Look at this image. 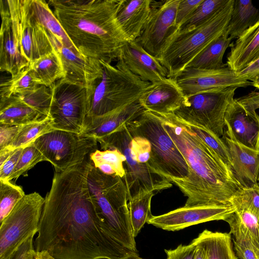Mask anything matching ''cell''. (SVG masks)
<instances>
[{"instance_id":"1","label":"cell","mask_w":259,"mask_h":259,"mask_svg":"<svg viewBox=\"0 0 259 259\" xmlns=\"http://www.w3.org/2000/svg\"><path fill=\"white\" fill-rule=\"evenodd\" d=\"M89 155L81 163L54 172L45 201L35 250L56 259H122L139 254L104 230L88 186Z\"/></svg>"},{"instance_id":"2","label":"cell","mask_w":259,"mask_h":259,"mask_svg":"<svg viewBox=\"0 0 259 259\" xmlns=\"http://www.w3.org/2000/svg\"><path fill=\"white\" fill-rule=\"evenodd\" d=\"M154 113L188 166L186 177L172 182L187 197L184 206L232 205L233 197L242 188L233 172L174 113Z\"/></svg>"},{"instance_id":"3","label":"cell","mask_w":259,"mask_h":259,"mask_svg":"<svg viewBox=\"0 0 259 259\" xmlns=\"http://www.w3.org/2000/svg\"><path fill=\"white\" fill-rule=\"evenodd\" d=\"M125 0H50L68 38L83 56L111 63L128 40L117 19Z\"/></svg>"},{"instance_id":"4","label":"cell","mask_w":259,"mask_h":259,"mask_svg":"<svg viewBox=\"0 0 259 259\" xmlns=\"http://www.w3.org/2000/svg\"><path fill=\"white\" fill-rule=\"evenodd\" d=\"M87 182L104 230L122 246L138 254L130 222L127 190L123 179L103 173L91 162Z\"/></svg>"},{"instance_id":"5","label":"cell","mask_w":259,"mask_h":259,"mask_svg":"<svg viewBox=\"0 0 259 259\" xmlns=\"http://www.w3.org/2000/svg\"><path fill=\"white\" fill-rule=\"evenodd\" d=\"M100 62L102 74L88 89L87 117L102 115L138 101L152 84L134 74L120 58L114 66Z\"/></svg>"},{"instance_id":"6","label":"cell","mask_w":259,"mask_h":259,"mask_svg":"<svg viewBox=\"0 0 259 259\" xmlns=\"http://www.w3.org/2000/svg\"><path fill=\"white\" fill-rule=\"evenodd\" d=\"M234 0L228 3L203 24L191 30L177 31L162 51L158 60L168 77H175L188 64L227 27Z\"/></svg>"},{"instance_id":"7","label":"cell","mask_w":259,"mask_h":259,"mask_svg":"<svg viewBox=\"0 0 259 259\" xmlns=\"http://www.w3.org/2000/svg\"><path fill=\"white\" fill-rule=\"evenodd\" d=\"M127 125L132 134L149 141L151 149L149 166L152 169L171 183L187 176L188 166L185 158L154 112L145 110Z\"/></svg>"},{"instance_id":"8","label":"cell","mask_w":259,"mask_h":259,"mask_svg":"<svg viewBox=\"0 0 259 259\" xmlns=\"http://www.w3.org/2000/svg\"><path fill=\"white\" fill-rule=\"evenodd\" d=\"M132 139L127 123L97 139L102 149L117 150L125 157V174L122 179L127 188L128 200L144 193L153 192L156 194L171 188L172 183L168 179L148 165L137 161L131 149Z\"/></svg>"},{"instance_id":"9","label":"cell","mask_w":259,"mask_h":259,"mask_svg":"<svg viewBox=\"0 0 259 259\" xmlns=\"http://www.w3.org/2000/svg\"><path fill=\"white\" fill-rule=\"evenodd\" d=\"M45 201L37 192L25 195L1 223L0 259H11L19 247L37 233Z\"/></svg>"},{"instance_id":"10","label":"cell","mask_w":259,"mask_h":259,"mask_svg":"<svg viewBox=\"0 0 259 259\" xmlns=\"http://www.w3.org/2000/svg\"><path fill=\"white\" fill-rule=\"evenodd\" d=\"M97 143L94 137L59 130L50 131L32 142L44 161L50 162L58 171L82 162L97 150Z\"/></svg>"},{"instance_id":"11","label":"cell","mask_w":259,"mask_h":259,"mask_svg":"<svg viewBox=\"0 0 259 259\" xmlns=\"http://www.w3.org/2000/svg\"><path fill=\"white\" fill-rule=\"evenodd\" d=\"M237 89H213L187 97V105L174 113L184 121L202 126L221 138L224 135L226 112Z\"/></svg>"},{"instance_id":"12","label":"cell","mask_w":259,"mask_h":259,"mask_svg":"<svg viewBox=\"0 0 259 259\" xmlns=\"http://www.w3.org/2000/svg\"><path fill=\"white\" fill-rule=\"evenodd\" d=\"M49 88L52 93L49 116L54 129L81 134L87 114L88 89L64 78Z\"/></svg>"},{"instance_id":"13","label":"cell","mask_w":259,"mask_h":259,"mask_svg":"<svg viewBox=\"0 0 259 259\" xmlns=\"http://www.w3.org/2000/svg\"><path fill=\"white\" fill-rule=\"evenodd\" d=\"M15 38L29 63L52 52L54 47L47 32L33 15L30 0H7Z\"/></svg>"},{"instance_id":"14","label":"cell","mask_w":259,"mask_h":259,"mask_svg":"<svg viewBox=\"0 0 259 259\" xmlns=\"http://www.w3.org/2000/svg\"><path fill=\"white\" fill-rule=\"evenodd\" d=\"M180 0H167L152 8L151 16L137 39L143 48L158 59L171 37L179 30L176 24Z\"/></svg>"},{"instance_id":"15","label":"cell","mask_w":259,"mask_h":259,"mask_svg":"<svg viewBox=\"0 0 259 259\" xmlns=\"http://www.w3.org/2000/svg\"><path fill=\"white\" fill-rule=\"evenodd\" d=\"M175 78L187 97L213 89L251 85L228 66L217 70L186 67Z\"/></svg>"},{"instance_id":"16","label":"cell","mask_w":259,"mask_h":259,"mask_svg":"<svg viewBox=\"0 0 259 259\" xmlns=\"http://www.w3.org/2000/svg\"><path fill=\"white\" fill-rule=\"evenodd\" d=\"M235 210L232 205L183 206L159 215H152L147 223L164 230L175 231L209 221H225Z\"/></svg>"},{"instance_id":"17","label":"cell","mask_w":259,"mask_h":259,"mask_svg":"<svg viewBox=\"0 0 259 259\" xmlns=\"http://www.w3.org/2000/svg\"><path fill=\"white\" fill-rule=\"evenodd\" d=\"M224 135L231 140L259 151V115L234 99L229 104L224 118Z\"/></svg>"},{"instance_id":"18","label":"cell","mask_w":259,"mask_h":259,"mask_svg":"<svg viewBox=\"0 0 259 259\" xmlns=\"http://www.w3.org/2000/svg\"><path fill=\"white\" fill-rule=\"evenodd\" d=\"M46 31L61 58L65 71L63 78L90 89L102 76V67L100 61L76 54Z\"/></svg>"},{"instance_id":"19","label":"cell","mask_w":259,"mask_h":259,"mask_svg":"<svg viewBox=\"0 0 259 259\" xmlns=\"http://www.w3.org/2000/svg\"><path fill=\"white\" fill-rule=\"evenodd\" d=\"M138 101L146 110L163 113H174L188 104L187 97L171 77L152 83Z\"/></svg>"},{"instance_id":"20","label":"cell","mask_w":259,"mask_h":259,"mask_svg":"<svg viewBox=\"0 0 259 259\" xmlns=\"http://www.w3.org/2000/svg\"><path fill=\"white\" fill-rule=\"evenodd\" d=\"M118 58L143 81L154 83L168 77L167 70L158 59L148 53L137 39L122 46Z\"/></svg>"},{"instance_id":"21","label":"cell","mask_w":259,"mask_h":259,"mask_svg":"<svg viewBox=\"0 0 259 259\" xmlns=\"http://www.w3.org/2000/svg\"><path fill=\"white\" fill-rule=\"evenodd\" d=\"M0 70L13 76L30 63L22 55L15 38L7 0L0 1Z\"/></svg>"},{"instance_id":"22","label":"cell","mask_w":259,"mask_h":259,"mask_svg":"<svg viewBox=\"0 0 259 259\" xmlns=\"http://www.w3.org/2000/svg\"><path fill=\"white\" fill-rule=\"evenodd\" d=\"M145 110L137 101L102 115L87 117L81 134L96 139L103 137L135 120Z\"/></svg>"},{"instance_id":"23","label":"cell","mask_w":259,"mask_h":259,"mask_svg":"<svg viewBox=\"0 0 259 259\" xmlns=\"http://www.w3.org/2000/svg\"><path fill=\"white\" fill-rule=\"evenodd\" d=\"M223 140L228 149L234 177L242 188H248L257 183L259 151L236 143L224 135Z\"/></svg>"},{"instance_id":"24","label":"cell","mask_w":259,"mask_h":259,"mask_svg":"<svg viewBox=\"0 0 259 259\" xmlns=\"http://www.w3.org/2000/svg\"><path fill=\"white\" fill-rule=\"evenodd\" d=\"M259 59V20L231 45L227 66L238 73Z\"/></svg>"},{"instance_id":"25","label":"cell","mask_w":259,"mask_h":259,"mask_svg":"<svg viewBox=\"0 0 259 259\" xmlns=\"http://www.w3.org/2000/svg\"><path fill=\"white\" fill-rule=\"evenodd\" d=\"M151 0H125L117 19L128 41L137 39L152 13Z\"/></svg>"},{"instance_id":"26","label":"cell","mask_w":259,"mask_h":259,"mask_svg":"<svg viewBox=\"0 0 259 259\" xmlns=\"http://www.w3.org/2000/svg\"><path fill=\"white\" fill-rule=\"evenodd\" d=\"M0 123L24 125L47 117L30 107L16 96L0 100Z\"/></svg>"},{"instance_id":"27","label":"cell","mask_w":259,"mask_h":259,"mask_svg":"<svg viewBox=\"0 0 259 259\" xmlns=\"http://www.w3.org/2000/svg\"><path fill=\"white\" fill-rule=\"evenodd\" d=\"M231 40L226 28L201 51L186 67L217 70L227 67V65L223 62V59L226 50L231 45Z\"/></svg>"},{"instance_id":"28","label":"cell","mask_w":259,"mask_h":259,"mask_svg":"<svg viewBox=\"0 0 259 259\" xmlns=\"http://www.w3.org/2000/svg\"><path fill=\"white\" fill-rule=\"evenodd\" d=\"M193 241L204 249L206 259H237L231 234L204 230Z\"/></svg>"},{"instance_id":"29","label":"cell","mask_w":259,"mask_h":259,"mask_svg":"<svg viewBox=\"0 0 259 259\" xmlns=\"http://www.w3.org/2000/svg\"><path fill=\"white\" fill-rule=\"evenodd\" d=\"M259 20V9L250 0H234L230 21L227 27L232 40L239 37Z\"/></svg>"},{"instance_id":"30","label":"cell","mask_w":259,"mask_h":259,"mask_svg":"<svg viewBox=\"0 0 259 259\" xmlns=\"http://www.w3.org/2000/svg\"><path fill=\"white\" fill-rule=\"evenodd\" d=\"M30 6L33 15L47 31L65 47L76 54L81 55L68 38L59 21L51 9L48 2L44 0H30Z\"/></svg>"},{"instance_id":"31","label":"cell","mask_w":259,"mask_h":259,"mask_svg":"<svg viewBox=\"0 0 259 259\" xmlns=\"http://www.w3.org/2000/svg\"><path fill=\"white\" fill-rule=\"evenodd\" d=\"M29 66L40 85L50 87L65 77L61 58L55 48L52 52L30 63Z\"/></svg>"},{"instance_id":"32","label":"cell","mask_w":259,"mask_h":259,"mask_svg":"<svg viewBox=\"0 0 259 259\" xmlns=\"http://www.w3.org/2000/svg\"><path fill=\"white\" fill-rule=\"evenodd\" d=\"M40 85L29 66L23 68L8 80L1 81V99L36 89Z\"/></svg>"},{"instance_id":"33","label":"cell","mask_w":259,"mask_h":259,"mask_svg":"<svg viewBox=\"0 0 259 259\" xmlns=\"http://www.w3.org/2000/svg\"><path fill=\"white\" fill-rule=\"evenodd\" d=\"M90 158L95 167L103 173L116 175L123 178L125 157L117 150H96L90 155Z\"/></svg>"},{"instance_id":"34","label":"cell","mask_w":259,"mask_h":259,"mask_svg":"<svg viewBox=\"0 0 259 259\" xmlns=\"http://www.w3.org/2000/svg\"><path fill=\"white\" fill-rule=\"evenodd\" d=\"M155 194L153 192L146 193L128 200L130 222L135 238L153 215L151 212V202Z\"/></svg>"},{"instance_id":"35","label":"cell","mask_w":259,"mask_h":259,"mask_svg":"<svg viewBox=\"0 0 259 259\" xmlns=\"http://www.w3.org/2000/svg\"><path fill=\"white\" fill-rule=\"evenodd\" d=\"M53 125V121L50 116L41 121L22 125L14 142L6 148L15 150L28 145L40 136L54 130Z\"/></svg>"},{"instance_id":"36","label":"cell","mask_w":259,"mask_h":259,"mask_svg":"<svg viewBox=\"0 0 259 259\" xmlns=\"http://www.w3.org/2000/svg\"><path fill=\"white\" fill-rule=\"evenodd\" d=\"M229 0H203L179 29L180 32L191 30L206 22L220 11Z\"/></svg>"},{"instance_id":"37","label":"cell","mask_w":259,"mask_h":259,"mask_svg":"<svg viewBox=\"0 0 259 259\" xmlns=\"http://www.w3.org/2000/svg\"><path fill=\"white\" fill-rule=\"evenodd\" d=\"M182 120L188 127L193 132L232 172L229 152L223 139L202 126L191 124Z\"/></svg>"},{"instance_id":"38","label":"cell","mask_w":259,"mask_h":259,"mask_svg":"<svg viewBox=\"0 0 259 259\" xmlns=\"http://www.w3.org/2000/svg\"><path fill=\"white\" fill-rule=\"evenodd\" d=\"M25 195L21 186L8 180L0 179V223Z\"/></svg>"},{"instance_id":"39","label":"cell","mask_w":259,"mask_h":259,"mask_svg":"<svg viewBox=\"0 0 259 259\" xmlns=\"http://www.w3.org/2000/svg\"><path fill=\"white\" fill-rule=\"evenodd\" d=\"M15 96L45 116H49L52 99L50 88L40 85L33 91Z\"/></svg>"},{"instance_id":"40","label":"cell","mask_w":259,"mask_h":259,"mask_svg":"<svg viewBox=\"0 0 259 259\" xmlns=\"http://www.w3.org/2000/svg\"><path fill=\"white\" fill-rule=\"evenodd\" d=\"M232 204L236 209L249 211L259 219V182L248 188H241L235 194Z\"/></svg>"},{"instance_id":"41","label":"cell","mask_w":259,"mask_h":259,"mask_svg":"<svg viewBox=\"0 0 259 259\" xmlns=\"http://www.w3.org/2000/svg\"><path fill=\"white\" fill-rule=\"evenodd\" d=\"M42 161H44L42 155L32 143L25 146L14 170L8 180L11 181L17 180L37 163Z\"/></svg>"},{"instance_id":"42","label":"cell","mask_w":259,"mask_h":259,"mask_svg":"<svg viewBox=\"0 0 259 259\" xmlns=\"http://www.w3.org/2000/svg\"><path fill=\"white\" fill-rule=\"evenodd\" d=\"M132 135L131 149L137 161L140 163L149 166L151 149L149 141L142 136L133 134Z\"/></svg>"},{"instance_id":"43","label":"cell","mask_w":259,"mask_h":259,"mask_svg":"<svg viewBox=\"0 0 259 259\" xmlns=\"http://www.w3.org/2000/svg\"><path fill=\"white\" fill-rule=\"evenodd\" d=\"M235 211L259 250V219L247 210L236 209Z\"/></svg>"},{"instance_id":"44","label":"cell","mask_w":259,"mask_h":259,"mask_svg":"<svg viewBox=\"0 0 259 259\" xmlns=\"http://www.w3.org/2000/svg\"><path fill=\"white\" fill-rule=\"evenodd\" d=\"M203 0H180L176 18V24L180 28Z\"/></svg>"},{"instance_id":"45","label":"cell","mask_w":259,"mask_h":259,"mask_svg":"<svg viewBox=\"0 0 259 259\" xmlns=\"http://www.w3.org/2000/svg\"><path fill=\"white\" fill-rule=\"evenodd\" d=\"M197 245L193 241L188 245H179L174 249H165L166 259H194Z\"/></svg>"},{"instance_id":"46","label":"cell","mask_w":259,"mask_h":259,"mask_svg":"<svg viewBox=\"0 0 259 259\" xmlns=\"http://www.w3.org/2000/svg\"><path fill=\"white\" fill-rule=\"evenodd\" d=\"M21 125L0 123V150L12 144Z\"/></svg>"},{"instance_id":"47","label":"cell","mask_w":259,"mask_h":259,"mask_svg":"<svg viewBox=\"0 0 259 259\" xmlns=\"http://www.w3.org/2000/svg\"><path fill=\"white\" fill-rule=\"evenodd\" d=\"M24 147L14 150L12 154L0 166V179L8 180L14 170Z\"/></svg>"},{"instance_id":"48","label":"cell","mask_w":259,"mask_h":259,"mask_svg":"<svg viewBox=\"0 0 259 259\" xmlns=\"http://www.w3.org/2000/svg\"><path fill=\"white\" fill-rule=\"evenodd\" d=\"M235 250L239 259H259V251L241 241L233 239Z\"/></svg>"},{"instance_id":"49","label":"cell","mask_w":259,"mask_h":259,"mask_svg":"<svg viewBox=\"0 0 259 259\" xmlns=\"http://www.w3.org/2000/svg\"><path fill=\"white\" fill-rule=\"evenodd\" d=\"M35 235H32L19 247L11 259H33Z\"/></svg>"},{"instance_id":"50","label":"cell","mask_w":259,"mask_h":259,"mask_svg":"<svg viewBox=\"0 0 259 259\" xmlns=\"http://www.w3.org/2000/svg\"><path fill=\"white\" fill-rule=\"evenodd\" d=\"M236 100L246 108L256 110L259 108V91H251Z\"/></svg>"},{"instance_id":"51","label":"cell","mask_w":259,"mask_h":259,"mask_svg":"<svg viewBox=\"0 0 259 259\" xmlns=\"http://www.w3.org/2000/svg\"><path fill=\"white\" fill-rule=\"evenodd\" d=\"M237 73L240 78L252 81L259 73V59Z\"/></svg>"},{"instance_id":"52","label":"cell","mask_w":259,"mask_h":259,"mask_svg":"<svg viewBox=\"0 0 259 259\" xmlns=\"http://www.w3.org/2000/svg\"><path fill=\"white\" fill-rule=\"evenodd\" d=\"M33 259H56L46 251L35 250Z\"/></svg>"},{"instance_id":"53","label":"cell","mask_w":259,"mask_h":259,"mask_svg":"<svg viewBox=\"0 0 259 259\" xmlns=\"http://www.w3.org/2000/svg\"><path fill=\"white\" fill-rule=\"evenodd\" d=\"M192 241H193L192 240ZM195 244L197 245V248L195 252L194 259H206L205 251L204 248L200 244H197L196 243H195Z\"/></svg>"},{"instance_id":"54","label":"cell","mask_w":259,"mask_h":259,"mask_svg":"<svg viewBox=\"0 0 259 259\" xmlns=\"http://www.w3.org/2000/svg\"><path fill=\"white\" fill-rule=\"evenodd\" d=\"M251 85L259 90V73L252 80Z\"/></svg>"},{"instance_id":"55","label":"cell","mask_w":259,"mask_h":259,"mask_svg":"<svg viewBox=\"0 0 259 259\" xmlns=\"http://www.w3.org/2000/svg\"><path fill=\"white\" fill-rule=\"evenodd\" d=\"M122 259H145L139 256V254H132Z\"/></svg>"},{"instance_id":"56","label":"cell","mask_w":259,"mask_h":259,"mask_svg":"<svg viewBox=\"0 0 259 259\" xmlns=\"http://www.w3.org/2000/svg\"><path fill=\"white\" fill-rule=\"evenodd\" d=\"M257 182H259V171H258V174L257 177Z\"/></svg>"}]
</instances>
